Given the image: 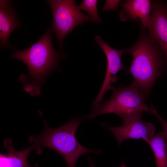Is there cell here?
Listing matches in <instances>:
<instances>
[{
  "instance_id": "cell-1",
  "label": "cell",
  "mask_w": 167,
  "mask_h": 167,
  "mask_svg": "<svg viewBox=\"0 0 167 167\" xmlns=\"http://www.w3.org/2000/svg\"><path fill=\"white\" fill-rule=\"evenodd\" d=\"M53 32L51 28L47 29L36 42L27 48L15 51L10 57L21 61L27 66L28 73L22 74L19 79L25 84V90L31 96L40 95L47 77L66 57L54 49Z\"/></svg>"
},
{
  "instance_id": "cell-2",
  "label": "cell",
  "mask_w": 167,
  "mask_h": 167,
  "mask_svg": "<svg viewBox=\"0 0 167 167\" xmlns=\"http://www.w3.org/2000/svg\"><path fill=\"white\" fill-rule=\"evenodd\" d=\"M141 28L138 40L125 49L133 57L128 70L134 79L132 83L146 97L156 81L167 69V61L161 48Z\"/></svg>"
},
{
  "instance_id": "cell-3",
  "label": "cell",
  "mask_w": 167,
  "mask_h": 167,
  "mask_svg": "<svg viewBox=\"0 0 167 167\" xmlns=\"http://www.w3.org/2000/svg\"><path fill=\"white\" fill-rule=\"evenodd\" d=\"M43 119L45 125L43 132L40 135L29 138L33 149L44 147L54 150L62 156L68 167H75L78 159L83 154L101 152V150H93L84 147L76 138L75 134L78 126L83 121L88 119V115L73 119L56 128L49 127Z\"/></svg>"
},
{
  "instance_id": "cell-4",
  "label": "cell",
  "mask_w": 167,
  "mask_h": 167,
  "mask_svg": "<svg viewBox=\"0 0 167 167\" xmlns=\"http://www.w3.org/2000/svg\"><path fill=\"white\" fill-rule=\"evenodd\" d=\"M110 99L88 115L91 120L97 116L115 113L122 119L143 112L150 113V108L145 103L146 97L137 87L131 83L128 86L122 84L112 90Z\"/></svg>"
},
{
  "instance_id": "cell-5",
  "label": "cell",
  "mask_w": 167,
  "mask_h": 167,
  "mask_svg": "<svg viewBox=\"0 0 167 167\" xmlns=\"http://www.w3.org/2000/svg\"><path fill=\"white\" fill-rule=\"evenodd\" d=\"M47 2L52 13L51 28L55 32L61 49L64 39L67 34L78 25L92 20L77 8L75 0H49Z\"/></svg>"
},
{
  "instance_id": "cell-6",
  "label": "cell",
  "mask_w": 167,
  "mask_h": 167,
  "mask_svg": "<svg viewBox=\"0 0 167 167\" xmlns=\"http://www.w3.org/2000/svg\"><path fill=\"white\" fill-rule=\"evenodd\" d=\"M96 42L104 52L107 61V65L105 75L101 89L97 96L91 104L92 107V112L96 110L101 105L104 101V96L109 90H112L114 87L111 84L115 83L118 80L117 74L122 70L127 71V69L122 62V55L126 52V49L119 50L115 49L109 45L104 41L101 37L97 35L95 37Z\"/></svg>"
},
{
  "instance_id": "cell-7",
  "label": "cell",
  "mask_w": 167,
  "mask_h": 167,
  "mask_svg": "<svg viewBox=\"0 0 167 167\" xmlns=\"http://www.w3.org/2000/svg\"><path fill=\"white\" fill-rule=\"evenodd\" d=\"M142 113L138 114L122 119L123 125L120 126H111L102 124L113 134L119 146L123 141L128 139L146 141L154 135L155 126L153 123L142 120Z\"/></svg>"
},
{
  "instance_id": "cell-8",
  "label": "cell",
  "mask_w": 167,
  "mask_h": 167,
  "mask_svg": "<svg viewBox=\"0 0 167 167\" xmlns=\"http://www.w3.org/2000/svg\"><path fill=\"white\" fill-rule=\"evenodd\" d=\"M152 13L147 28L148 35L164 51L167 61V11L162 1L152 2Z\"/></svg>"
},
{
  "instance_id": "cell-9",
  "label": "cell",
  "mask_w": 167,
  "mask_h": 167,
  "mask_svg": "<svg viewBox=\"0 0 167 167\" xmlns=\"http://www.w3.org/2000/svg\"><path fill=\"white\" fill-rule=\"evenodd\" d=\"M21 25L17 14L9 0H0V43L2 48H12L9 43L13 30Z\"/></svg>"
},
{
  "instance_id": "cell-10",
  "label": "cell",
  "mask_w": 167,
  "mask_h": 167,
  "mask_svg": "<svg viewBox=\"0 0 167 167\" xmlns=\"http://www.w3.org/2000/svg\"><path fill=\"white\" fill-rule=\"evenodd\" d=\"M152 1L127 0L121 4L122 8L119 15L122 21L136 20L139 19L143 28H147L152 10Z\"/></svg>"
},
{
  "instance_id": "cell-11",
  "label": "cell",
  "mask_w": 167,
  "mask_h": 167,
  "mask_svg": "<svg viewBox=\"0 0 167 167\" xmlns=\"http://www.w3.org/2000/svg\"><path fill=\"white\" fill-rule=\"evenodd\" d=\"M4 147L7 153L0 154V167H39L38 164L31 165L28 162V155L33 149L32 146L17 151L11 140L7 138L4 141Z\"/></svg>"
},
{
  "instance_id": "cell-12",
  "label": "cell",
  "mask_w": 167,
  "mask_h": 167,
  "mask_svg": "<svg viewBox=\"0 0 167 167\" xmlns=\"http://www.w3.org/2000/svg\"><path fill=\"white\" fill-rule=\"evenodd\" d=\"M146 142L153 152L156 167H167V147L163 132L157 133Z\"/></svg>"
},
{
  "instance_id": "cell-13",
  "label": "cell",
  "mask_w": 167,
  "mask_h": 167,
  "mask_svg": "<svg viewBox=\"0 0 167 167\" xmlns=\"http://www.w3.org/2000/svg\"><path fill=\"white\" fill-rule=\"evenodd\" d=\"M97 0H84L79 5L77 6L79 10H83L86 11L90 17L92 21L101 23V19L99 17L97 11Z\"/></svg>"
},
{
  "instance_id": "cell-14",
  "label": "cell",
  "mask_w": 167,
  "mask_h": 167,
  "mask_svg": "<svg viewBox=\"0 0 167 167\" xmlns=\"http://www.w3.org/2000/svg\"><path fill=\"white\" fill-rule=\"evenodd\" d=\"M150 110L149 113L154 115L160 121L162 126L167 147V121L164 120L159 114L155 106L152 105L150 107Z\"/></svg>"
},
{
  "instance_id": "cell-15",
  "label": "cell",
  "mask_w": 167,
  "mask_h": 167,
  "mask_svg": "<svg viewBox=\"0 0 167 167\" xmlns=\"http://www.w3.org/2000/svg\"><path fill=\"white\" fill-rule=\"evenodd\" d=\"M119 0H106L102 10H115L120 2Z\"/></svg>"
},
{
  "instance_id": "cell-16",
  "label": "cell",
  "mask_w": 167,
  "mask_h": 167,
  "mask_svg": "<svg viewBox=\"0 0 167 167\" xmlns=\"http://www.w3.org/2000/svg\"><path fill=\"white\" fill-rule=\"evenodd\" d=\"M90 167H95L93 162L90 161ZM120 167H126L125 163H123Z\"/></svg>"
},
{
  "instance_id": "cell-17",
  "label": "cell",
  "mask_w": 167,
  "mask_h": 167,
  "mask_svg": "<svg viewBox=\"0 0 167 167\" xmlns=\"http://www.w3.org/2000/svg\"><path fill=\"white\" fill-rule=\"evenodd\" d=\"M164 6L167 11V1H162Z\"/></svg>"
}]
</instances>
